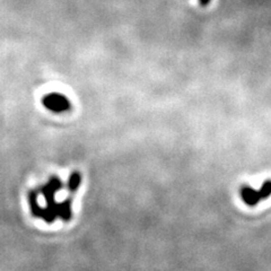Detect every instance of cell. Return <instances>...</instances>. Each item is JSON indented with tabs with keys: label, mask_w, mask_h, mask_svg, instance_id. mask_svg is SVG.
<instances>
[{
	"label": "cell",
	"mask_w": 271,
	"mask_h": 271,
	"mask_svg": "<svg viewBox=\"0 0 271 271\" xmlns=\"http://www.w3.org/2000/svg\"><path fill=\"white\" fill-rule=\"evenodd\" d=\"M42 104L51 112L54 113H63V112L69 111L71 103L66 95L61 93H49L43 96Z\"/></svg>",
	"instance_id": "cell-2"
},
{
	"label": "cell",
	"mask_w": 271,
	"mask_h": 271,
	"mask_svg": "<svg viewBox=\"0 0 271 271\" xmlns=\"http://www.w3.org/2000/svg\"><path fill=\"white\" fill-rule=\"evenodd\" d=\"M61 188H63V182H61L60 178L52 176L45 186L39 189L38 192L44 197V200L47 201V207H35L31 209L35 217L42 218L47 223H52L58 217L64 219V221H68L71 218L70 201L63 203H57L54 201L55 193Z\"/></svg>",
	"instance_id": "cell-1"
},
{
	"label": "cell",
	"mask_w": 271,
	"mask_h": 271,
	"mask_svg": "<svg viewBox=\"0 0 271 271\" xmlns=\"http://www.w3.org/2000/svg\"><path fill=\"white\" fill-rule=\"evenodd\" d=\"M241 197L243 201L248 204V206H255L259 201L262 200L261 193L259 191H255L254 189L249 186H243L241 188Z\"/></svg>",
	"instance_id": "cell-3"
},
{
	"label": "cell",
	"mask_w": 271,
	"mask_h": 271,
	"mask_svg": "<svg viewBox=\"0 0 271 271\" xmlns=\"http://www.w3.org/2000/svg\"><path fill=\"white\" fill-rule=\"evenodd\" d=\"M199 3H200L201 6H207L210 3V0H199Z\"/></svg>",
	"instance_id": "cell-6"
},
{
	"label": "cell",
	"mask_w": 271,
	"mask_h": 271,
	"mask_svg": "<svg viewBox=\"0 0 271 271\" xmlns=\"http://www.w3.org/2000/svg\"><path fill=\"white\" fill-rule=\"evenodd\" d=\"M260 193H261L262 200L271 196V180H267L262 184V187L260 188Z\"/></svg>",
	"instance_id": "cell-5"
},
{
	"label": "cell",
	"mask_w": 271,
	"mask_h": 271,
	"mask_svg": "<svg viewBox=\"0 0 271 271\" xmlns=\"http://www.w3.org/2000/svg\"><path fill=\"white\" fill-rule=\"evenodd\" d=\"M79 183H80V175L78 174V173H74V174H71V176L69 178V183H68L69 190L75 191L76 189L78 188Z\"/></svg>",
	"instance_id": "cell-4"
}]
</instances>
